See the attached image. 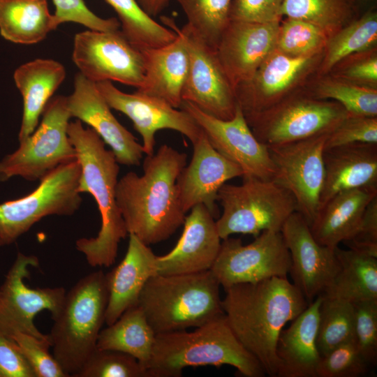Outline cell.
<instances>
[{
	"label": "cell",
	"mask_w": 377,
	"mask_h": 377,
	"mask_svg": "<svg viewBox=\"0 0 377 377\" xmlns=\"http://www.w3.org/2000/svg\"><path fill=\"white\" fill-rule=\"evenodd\" d=\"M74 377H149V374L127 353L96 348Z\"/></svg>",
	"instance_id": "cell-40"
},
{
	"label": "cell",
	"mask_w": 377,
	"mask_h": 377,
	"mask_svg": "<svg viewBox=\"0 0 377 377\" xmlns=\"http://www.w3.org/2000/svg\"><path fill=\"white\" fill-rule=\"evenodd\" d=\"M66 98L71 117L89 126L110 147L119 164L140 165L144 154L142 145L114 116L96 82L77 73L73 91Z\"/></svg>",
	"instance_id": "cell-20"
},
{
	"label": "cell",
	"mask_w": 377,
	"mask_h": 377,
	"mask_svg": "<svg viewBox=\"0 0 377 377\" xmlns=\"http://www.w3.org/2000/svg\"><path fill=\"white\" fill-rule=\"evenodd\" d=\"M187 156L163 145L145 158L143 174L129 172L116 187V201L128 234L149 246L168 239L184 224L186 213L177 180Z\"/></svg>",
	"instance_id": "cell-1"
},
{
	"label": "cell",
	"mask_w": 377,
	"mask_h": 377,
	"mask_svg": "<svg viewBox=\"0 0 377 377\" xmlns=\"http://www.w3.org/2000/svg\"><path fill=\"white\" fill-rule=\"evenodd\" d=\"M343 243L348 249L377 257V196L366 207L353 235Z\"/></svg>",
	"instance_id": "cell-48"
},
{
	"label": "cell",
	"mask_w": 377,
	"mask_h": 377,
	"mask_svg": "<svg viewBox=\"0 0 377 377\" xmlns=\"http://www.w3.org/2000/svg\"><path fill=\"white\" fill-rule=\"evenodd\" d=\"M281 232L290 256L293 283L310 303L324 293L340 269L335 249L319 244L297 212L289 216Z\"/></svg>",
	"instance_id": "cell-18"
},
{
	"label": "cell",
	"mask_w": 377,
	"mask_h": 377,
	"mask_svg": "<svg viewBox=\"0 0 377 377\" xmlns=\"http://www.w3.org/2000/svg\"><path fill=\"white\" fill-rule=\"evenodd\" d=\"M189 212L175 246L167 254L157 256V274H189L212 268L221 244L215 218L201 204Z\"/></svg>",
	"instance_id": "cell-23"
},
{
	"label": "cell",
	"mask_w": 377,
	"mask_h": 377,
	"mask_svg": "<svg viewBox=\"0 0 377 377\" xmlns=\"http://www.w3.org/2000/svg\"><path fill=\"white\" fill-rule=\"evenodd\" d=\"M320 27L304 20L286 18L280 23L276 49L291 57L320 54L329 39Z\"/></svg>",
	"instance_id": "cell-39"
},
{
	"label": "cell",
	"mask_w": 377,
	"mask_h": 377,
	"mask_svg": "<svg viewBox=\"0 0 377 377\" xmlns=\"http://www.w3.org/2000/svg\"><path fill=\"white\" fill-rule=\"evenodd\" d=\"M67 133L81 168L77 191L92 195L101 218L97 235L78 239L75 247L90 266L108 267L115 262L120 241L128 235L116 201L119 163L100 136L80 120L69 122Z\"/></svg>",
	"instance_id": "cell-3"
},
{
	"label": "cell",
	"mask_w": 377,
	"mask_h": 377,
	"mask_svg": "<svg viewBox=\"0 0 377 377\" xmlns=\"http://www.w3.org/2000/svg\"><path fill=\"white\" fill-rule=\"evenodd\" d=\"M156 333L138 305L126 310L112 324L101 330L96 348L114 350L135 357L146 369Z\"/></svg>",
	"instance_id": "cell-32"
},
{
	"label": "cell",
	"mask_w": 377,
	"mask_h": 377,
	"mask_svg": "<svg viewBox=\"0 0 377 377\" xmlns=\"http://www.w3.org/2000/svg\"><path fill=\"white\" fill-rule=\"evenodd\" d=\"M242 179V184L226 183L219 191L223 212L216 225L221 239L237 233L256 237L265 230L281 231L297 212L293 195L272 179Z\"/></svg>",
	"instance_id": "cell-7"
},
{
	"label": "cell",
	"mask_w": 377,
	"mask_h": 377,
	"mask_svg": "<svg viewBox=\"0 0 377 377\" xmlns=\"http://www.w3.org/2000/svg\"><path fill=\"white\" fill-rule=\"evenodd\" d=\"M10 337L18 345L36 377H69L54 355L50 353V337L40 339L17 332Z\"/></svg>",
	"instance_id": "cell-42"
},
{
	"label": "cell",
	"mask_w": 377,
	"mask_h": 377,
	"mask_svg": "<svg viewBox=\"0 0 377 377\" xmlns=\"http://www.w3.org/2000/svg\"><path fill=\"white\" fill-rule=\"evenodd\" d=\"M55 6L54 16L59 25L64 22H75L89 30L111 31L119 29L120 23L115 17L102 18L94 13L84 0H52Z\"/></svg>",
	"instance_id": "cell-45"
},
{
	"label": "cell",
	"mask_w": 377,
	"mask_h": 377,
	"mask_svg": "<svg viewBox=\"0 0 377 377\" xmlns=\"http://www.w3.org/2000/svg\"><path fill=\"white\" fill-rule=\"evenodd\" d=\"M140 8L149 16L158 15L172 0H136Z\"/></svg>",
	"instance_id": "cell-50"
},
{
	"label": "cell",
	"mask_w": 377,
	"mask_h": 377,
	"mask_svg": "<svg viewBox=\"0 0 377 377\" xmlns=\"http://www.w3.org/2000/svg\"><path fill=\"white\" fill-rule=\"evenodd\" d=\"M220 286L211 270L156 274L137 304L156 334L197 327L224 316Z\"/></svg>",
	"instance_id": "cell-5"
},
{
	"label": "cell",
	"mask_w": 377,
	"mask_h": 377,
	"mask_svg": "<svg viewBox=\"0 0 377 377\" xmlns=\"http://www.w3.org/2000/svg\"><path fill=\"white\" fill-rule=\"evenodd\" d=\"M340 269L321 295L350 303L377 300V257L348 249L335 248Z\"/></svg>",
	"instance_id": "cell-31"
},
{
	"label": "cell",
	"mask_w": 377,
	"mask_h": 377,
	"mask_svg": "<svg viewBox=\"0 0 377 377\" xmlns=\"http://www.w3.org/2000/svg\"><path fill=\"white\" fill-rule=\"evenodd\" d=\"M116 12L121 31L140 50L158 47L172 41L177 34L156 22L136 0H104Z\"/></svg>",
	"instance_id": "cell-34"
},
{
	"label": "cell",
	"mask_w": 377,
	"mask_h": 377,
	"mask_svg": "<svg viewBox=\"0 0 377 377\" xmlns=\"http://www.w3.org/2000/svg\"><path fill=\"white\" fill-rule=\"evenodd\" d=\"M280 21L230 20L216 48L219 62L234 90L249 81L276 49Z\"/></svg>",
	"instance_id": "cell-21"
},
{
	"label": "cell",
	"mask_w": 377,
	"mask_h": 377,
	"mask_svg": "<svg viewBox=\"0 0 377 377\" xmlns=\"http://www.w3.org/2000/svg\"><path fill=\"white\" fill-rule=\"evenodd\" d=\"M0 377H36L17 343L1 330Z\"/></svg>",
	"instance_id": "cell-49"
},
{
	"label": "cell",
	"mask_w": 377,
	"mask_h": 377,
	"mask_svg": "<svg viewBox=\"0 0 377 377\" xmlns=\"http://www.w3.org/2000/svg\"><path fill=\"white\" fill-rule=\"evenodd\" d=\"M357 142L377 144V117H346L328 134L325 149Z\"/></svg>",
	"instance_id": "cell-44"
},
{
	"label": "cell",
	"mask_w": 377,
	"mask_h": 377,
	"mask_svg": "<svg viewBox=\"0 0 377 377\" xmlns=\"http://www.w3.org/2000/svg\"><path fill=\"white\" fill-rule=\"evenodd\" d=\"M180 31L189 54V67L184 84L182 101L188 102L214 117L228 120L237 102L216 50L199 38L186 24Z\"/></svg>",
	"instance_id": "cell-15"
},
{
	"label": "cell",
	"mask_w": 377,
	"mask_h": 377,
	"mask_svg": "<svg viewBox=\"0 0 377 377\" xmlns=\"http://www.w3.org/2000/svg\"><path fill=\"white\" fill-rule=\"evenodd\" d=\"M320 208L337 193L377 187V144L357 142L324 149Z\"/></svg>",
	"instance_id": "cell-26"
},
{
	"label": "cell",
	"mask_w": 377,
	"mask_h": 377,
	"mask_svg": "<svg viewBox=\"0 0 377 377\" xmlns=\"http://www.w3.org/2000/svg\"><path fill=\"white\" fill-rule=\"evenodd\" d=\"M230 365L246 377H263L265 372L229 326L225 315L195 327L156 334L149 377H179L188 367Z\"/></svg>",
	"instance_id": "cell-4"
},
{
	"label": "cell",
	"mask_w": 377,
	"mask_h": 377,
	"mask_svg": "<svg viewBox=\"0 0 377 377\" xmlns=\"http://www.w3.org/2000/svg\"><path fill=\"white\" fill-rule=\"evenodd\" d=\"M64 66L50 59H36L20 66L13 79L23 99L19 142L29 136L38 125L40 116L66 77Z\"/></svg>",
	"instance_id": "cell-28"
},
{
	"label": "cell",
	"mask_w": 377,
	"mask_h": 377,
	"mask_svg": "<svg viewBox=\"0 0 377 377\" xmlns=\"http://www.w3.org/2000/svg\"><path fill=\"white\" fill-rule=\"evenodd\" d=\"M255 237L246 245L239 238L222 239L210 270L223 288L272 277L287 278L291 261L281 232L265 230Z\"/></svg>",
	"instance_id": "cell-11"
},
{
	"label": "cell",
	"mask_w": 377,
	"mask_h": 377,
	"mask_svg": "<svg viewBox=\"0 0 377 377\" xmlns=\"http://www.w3.org/2000/svg\"><path fill=\"white\" fill-rule=\"evenodd\" d=\"M38 258L18 252L0 288V330L8 337L20 332L40 339L49 334L40 332L34 324L35 316L43 310L54 320L62 307L66 291L63 287L29 288V267H37Z\"/></svg>",
	"instance_id": "cell-14"
},
{
	"label": "cell",
	"mask_w": 377,
	"mask_h": 377,
	"mask_svg": "<svg viewBox=\"0 0 377 377\" xmlns=\"http://www.w3.org/2000/svg\"><path fill=\"white\" fill-rule=\"evenodd\" d=\"M59 26L47 0H0V34L6 40L38 43Z\"/></svg>",
	"instance_id": "cell-30"
},
{
	"label": "cell",
	"mask_w": 377,
	"mask_h": 377,
	"mask_svg": "<svg viewBox=\"0 0 377 377\" xmlns=\"http://www.w3.org/2000/svg\"><path fill=\"white\" fill-rule=\"evenodd\" d=\"M108 302L101 269L84 276L66 292L49 337L53 355L68 376L74 377L97 348Z\"/></svg>",
	"instance_id": "cell-6"
},
{
	"label": "cell",
	"mask_w": 377,
	"mask_h": 377,
	"mask_svg": "<svg viewBox=\"0 0 377 377\" xmlns=\"http://www.w3.org/2000/svg\"><path fill=\"white\" fill-rule=\"evenodd\" d=\"M311 96L336 101L348 116L377 117L376 87L357 84L332 76L320 80Z\"/></svg>",
	"instance_id": "cell-38"
},
{
	"label": "cell",
	"mask_w": 377,
	"mask_h": 377,
	"mask_svg": "<svg viewBox=\"0 0 377 377\" xmlns=\"http://www.w3.org/2000/svg\"><path fill=\"white\" fill-rule=\"evenodd\" d=\"M355 12V0H283L280 13L310 22L331 37L353 21Z\"/></svg>",
	"instance_id": "cell-35"
},
{
	"label": "cell",
	"mask_w": 377,
	"mask_h": 377,
	"mask_svg": "<svg viewBox=\"0 0 377 377\" xmlns=\"http://www.w3.org/2000/svg\"><path fill=\"white\" fill-rule=\"evenodd\" d=\"M320 54L291 57L275 49L253 77L235 89L244 115L262 112L291 95Z\"/></svg>",
	"instance_id": "cell-19"
},
{
	"label": "cell",
	"mask_w": 377,
	"mask_h": 377,
	"mask_svg": "<svg viewBox=\"0 0 377 377\" xmlns=\"http://www.w3.org/2000/svg\"><path fill=\"white\" fill-rule=\"evenodd\" d=\"M328 134L267 146L274 165L272 180L293 195L297 212L309 226L320 208L325 177L323 151Z\"/></svg>",
	"instance_id": "cell-13"
},
{
	"label": "cell",
	"mask_w": 377,
	"mask_h": 377,
	"mask_svg": "<svg viewBox=\"0 0 377 377\" xmlns=\"http://www.w3.org/2000/svg\"><path fill=\"white\" fill-rule=\"evenodd\" d=\"M377 196V187L340 192L319 209L309 226L315 239L332 249L348 239L356 230L364 210Z\"/></svg>",
	"instance_id": "cell-29"
},
{
	"label": "cell",
	"mask_w": 377,
	"mask_h": 377,
	"mask_svg": "<svg viewBox=\"0 0 377 377\" xmlns=\"http://www.w3.org/2000/svg\"><path fill=\"white\" fill-rule=\"evenodd\" d=\"M97 89L111 109L127 116L142 140L146 156L154 153L156 134L162 129L177 131L191 143L202 135V131L186 111L175 108L166 102L135 91L127 94L120 91L111 81L96 82Z\"/></svg>",
	"instance_id": "cell-17"
},
{
	"label": "cell",
	"mask_w": 377,
	"mask_h": 377,
	"mask_svg": "<svg viewBox=\"0 0 377 377\" xmlns=\"http://www.w3.org/2000/svg\"><path fill=\"white\" fill-rule=\"evenodd\" d=\"M323 297L318 296L280 333L276 355L278 377H316L320 360L317 346L319 310Z\"/></svg>",
	"instance_id": "cell-27"
},
{
	"label": "cell",
	"mask_w": 377,
	"mask_h": 377,
	"mask_svg": "<svg viewBox=\"0 0 377 377\" xmlns=\"http://www.w3.org/2000/svg\"><path fill=\"white\" fill-rule=\"evenodd\" d=\"M123 260L105 274L108 302L105 323L110 325L128 308L138 304L147 281L157 274V256L135 235L128 234Z\"/></svg>",
	"instance_id": "cell-25"
},
{
	"label": "cell",
	"mask_w": 377,
	"mask_h": 377,
	"mask_svg": "<svg viewBox=\"0 0 377 377\" xmlns=\"http://www.w3.org/2000/svg\"><path fill=\"white\" fill-rule=\"evenodd\" d=\"M79 161L59 165L40 180L31 193L0 204V246L10 245L35 223L51 215L71 216L82 199L77 191Z\"/></svg>",
	"instance_id": "cell-8"
},
{
	"label": "cell",
	"mask_w": 377,
	"mask_h": 377,
	"mask_svg": "<svg viewBox=\"0 0 377 377\" xmlns=\"http://www.w3.org/2000/svg\"><path fill=\"white\" fill-rule=\"evenodd\" d=\"M161 20L177 36L163 46L142 50L145 77L142 86L136 91L179 108L188 71L189 54L184 37L175 22L167 17H163Z\"/></svg>",
	"instance_id": "cell-24"
},
{
	"label": "cell",
	"mask_w": 377,
	"mask_h": 377,
	"mask_svg": "<svg viewBox=\"0 0 377 377\" xmlns=\"http://www.w3.org/2000/svg\"><path fill=\"white\" fill-rule=\"evenodd\" d=\"M376 41L377 13L373 8L330 37L324 49L320 74L332 71L340 61L352 54L373 49Z\"/></svg>",
	"instance_id": "cell-33"
},
{
	"label": "cell",
	"mask_w": 377,
	"mask_h": 377,
	"mask_svg": "<svg viewBox=\"0 0 377 377\" xmlns=\"http://www.w3.org/2000/svg\"><path fill=\"white\" fill-rule=\"evenodd\" d=\"M192 145L191 161L177 180L181 205L186 213L195 205H203L216 218L219 211L216 201L219 189L228 180L242 177L243 171L218 152L203 132Z\"/></svg>",
	"instance_id": "cell-22"
},
{
	"label": "cell",
	"mask_w": 377,
	"mask_h": 377,
	"mask_svg": "<svg viewBox=\"0 0 377 377\" xmlns=\"http://www.w3.org/2000/svg\"><path fill=\"white\" fill-rule=\"evenodd\" d=\"M283 0H232L230 20L269 22L280 21Z\"/></svg>",
	"instance_id": "cell-47"
},
{
	"label": "cell",
	"mask_w": 377,
	"mask_h": 377,
	"mask_svg": "<svg viewBox=\"0 0 377 377\" xmlns=\"http://www.w3.org/2000/svg\"><path fill=\"white\" fill-rule=\"evenodd\" d=\"M224 290L221 305L229 326L265 374L276 377L280 333L309 303L293 283L283 277L237 283Z\"/></svg>",
	"instance_id": "cell-2"
},
{
	"label": "cell",
	"mask_w": 377,
	"mask_h": 377,
	"mask_svg": "<svg viewBox=\"0 0 377 377\" xmlns=\"http://www.w3.org/2000/svg\"><path fill=\"white\" fill-rule=\"evenodd\" d=\"M348 116L336 101L291 94L268 109L244 117L256 138L272 146L330 133Z\"/></svg>",
	"instance_id": "cell-10"
},
{
	"label": "cell",
	"mask_w": 377,
	"mask_h": 377,
	"mask_svg": "<svg viewBox=\"0 0 377 377\" xmlns=\"http://www.w3.org/2000/svg\"><path fill=\"white\" fill-rule=\"evenodd\" d=\"M355 339L343 343L320 357L316 377H359L369 371Z\"/></svg>",
	"instance_id": "cell-41"
},
{
	"label": "cell",
	"mask_w": 377,
	"mask_h": 377,
	"mask_svg": "<svg viewBox=\"0 0 377 377\" xmlns=\"http://www.w3.org/2000/svg\"><path fill=\"white\" fill-rule=\"evenodd\" d=\"M322 297L317 335V346L321 357L338 346L355 339L353 304L341 299Z\"/></svg>",
	"instance_id": "cell-36"
},
{
	"label": "cell",
	"mask_w": 377,
	"mask_h": 377,
	"mask_svg": "<svg viewBox=\"0 0 377 377\" xmlns=\"http://www.w3.org/2000/svg\"><path fill=\"white\" fill-rule=\"evenodd\" d=\"M355 54H354L352 59L346 58L347 63L340 61L338 64H341V66H337L339 67V70L337 71L333 77L357 84L376 88L377 57L374 48Z\"/></svg>",
	"instance_id": "cell-46"
},
{
	"label": "cell",
	"mask_w": 377,
	"mask_h": 377,
	"mask_svg": "<svg viewBox=\"0 0 377 377\" xmlns=\"http://www.w3.org/2000/svg\"><path fill=\"white\" fill-rule=\"evenodd\" d=\"M71 118L66 96L51 98L35 131L0 161V182L16 176L40 181L59 165L75 160L67 133Z\"/></svg>",
	"instance_id": "cell-9"
},
{
	"label": "cell",
	"mask_w": 377,
	"mask_h": 377,
	"mask_svg": "<svg viewBox=\"0 0 377 377\" xmlns=\"http://www.w3.org/2000/svg\"><path fill=\"white\" fill-rule=\"evenodd\" d=\"M179 108L193 118L218 152L241 168L242 176L272 179L274 165L268 147L256 138L238 104L228 120L210 116L186 101Z\"/></svg>",
	"instance_id": "cell-16"
},
{
	"label": "cell",
	"mask_w": 377,
	"mask_h": 377,
	"mask_svg": "<svg viewBox=\"0 0 377 377\" xmlns=\"http://www.w3.org/2000/svg\"><path fill=\"white\" fill-rule=\"evenodd\" d=\"M183 10L186 24L209 46L216 50L221 36L229 23L232 0H174Z\"/></svg>",
	"instance_id": "cell-37"
},
{
	"label": "cell",
	"mask_w": 377,
	"mask_h": 377,
	"mask_svg": "<svg viewBox=\"0 0 377 377\" xmlns=\"http://www.w3.org/2000/svg\"><path fill=\"white\" fill-rule=\"evenodd\" d=\"M355 313V339L369 364L377 359V300L353 303Z\"/></svg>",
	"instance_id": "cell-43"
},
{
	"label": "cell",
	"mask_w": 377,
	"mask_h": 377,
	"mask_svg": "<svg viewBox=\"0 0 377 377\" xmlns=\"http://www.w3.org/2000/svg\"><path fill=\"white\" fill-rule=\"evenodd\" d=\"M72 58L80 73L94 82L115 81L136 89L143 83V52L119 29L77 33Z\"/></svg>",
	"instance_id": "cell-12"
}]
</instances>
